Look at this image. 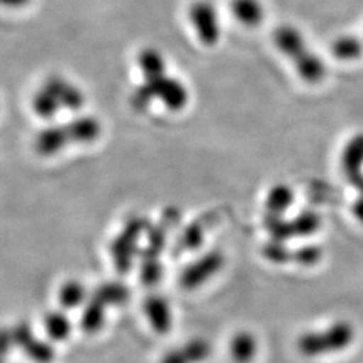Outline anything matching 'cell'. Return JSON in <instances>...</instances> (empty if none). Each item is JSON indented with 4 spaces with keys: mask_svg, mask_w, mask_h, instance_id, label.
<instances>
[{
    "mask_svg": "<svg viewBox=\"0 0 363 363\" xmlns=\"http://www.w3.org/2000/svg\"><path fill=\"white\" fill-rule=\"evenodd\" d=\"M143 311L148 325L157 335L169 334L174 325V315L167 298L159 294L147 296L143 303Z\"/></svg>",
    "mask_w": 363,
    "mask_h": 363,
    "instance_id": "14",
    "label": "cell"
},
{
    "mask_svg": "<svg viewBox=\"0 0 363 363\" xmlns=\"http://www.w3.org/2000/svg\"><path fill=\"white\" fill-rule=\"evenodd\" d=\"M151 222L143 216H132L111 242L109 253L115 269L120 274L130 272L136 259H140V241L145 237Z\"/></svg>",
    "mask_w": 363,
    "mask_h": 363,
    "instance_id": "5",
    "label": "cell"
},
{
    "mask_svg": "<svg viewBox=\"0 0 363 363\" xmlns=\"http://www.w3.org/2000/svg\"><path fill=\"white\" fill-rule=\"evenodd\" d=\"M264 226L271 238L286 242L291 238L308 237L316 233L322 226V218L311 210H304L291 220L286 218V216L265 214Z\"/></svg>",
    "mask_w": 363,
    "mask_h": 363,
    "instance_id": "7",
    "label": "cell"
},
{
    "mask_svg": "<svg viewBox=\"0 0 363 363\" xmlns=\"http://www.w3.org/2000/svg\"><path fill=\"white\" fill-rule=\"evenodd\" d=\"M295 202V191L286 183H279L271 187L265 196V210L267 214L284 216L288 208Z\"/></svg>",
    "mask_w": 363,
    "mask_h": 363,
    "instance_id": "21",
    "label": "cell"
},
{
    "mask_svg": "<svg viewBox=\"0 0 363 363\" xmlns=\"http://www.w3.org/2000/svg\"><path fill=\"white\" fill-rule=\"evenodd\" d=\"M331 54L339 61H359L363 57V37L352 34L339 35L331 43Z\"/></svg>",
    "mask_w": 363,
    "mask_h": 363,
    "instance_id": "23",
    "label": "cell"
},
{
    "mask_svg": "<svg viewBox=\"0 0 363 363\" xmlns=\"http://www.w3.org/2000/svg\"><path fill=\"white\" fill-rule=\"evenodd\" d=\"M91 296L100 300L108 308L124 306L130 300V292L128 286L121 281H106L96 286L91 292Z\"/></svg>",
    "mask_w": 363,
    "mask_h": 363,
    "instance_id": "22",
    "label": "cell"
},
{
    "mask_svg": "<svg viewBox=\"0 0 363 363\" xmlns=\"http://www.w3.org/2000/svg\"><path fill=\"white\" fill-rule=\"evenodd\" d=\"M216 218H217V214L208 213V214H202L201 217L187 223L174 244L175 255L179 256L183 253L194 252L201 247L205 241V237L210 226L216 222Z\"/></svg>",
    "mask_w": 363,
    "mask_h": 363,
    "instance_id": "12",
    "label": "cell"
},
{
    "mask_svg": "<svg viewBox=\"0 0 363 363\" xmlns=\"http://www.w3.org/2000/svg\"><path fill=\"white\" fill-rule=\"evenodd\" d=\"M3 337L9 339V345L21 349L34 362L50 363L55 357L52 343L37 337L27 322H19L13 325L9 331L3 333Z\"/></svg>",
    "mask_w": 363,
    "mask_h": 363,
    "instance_id": "9",
    "label": "cell"
},
{
    "mask_svg": "<svg viewBox=\"0 0 363 363\" xmlns=\"http://www.w3.org/2000/svg\"><path fill=\"white\" fill-rule=\"evenodd\" d=\"M181 213L178 208H167L159 222L151 223L145 233V245L142 247L140 259H162L160 256L166 250L169 235L179 223Z\"/></svg>",
    "mask_w": 363,
    "mask_h": 363,
    "instance_id": "11",
    "label": "cell"
},
{
    "mask_svg": "<svg viewBox=\"0 0 363 363\" xmlns=\"http://www.w3.org/2000/svg\"><path fill=\"white\" fill-rule=\"evenodd\" d=\"M106 310L108 307L100 300L89 295L88 301L82 307L79 316V327L85 334L94 335L103 330L106 322Z\"/></svg>",
    "mask_w": 363,
    "mask_h": 363,
    "instance_id": "18",
    "label": "cell"
},
{
    "mask_svg": "<svg viewBox=\"0 0 363 363\" xmlns=\"http://www.w3.org/2000/svg\"><path fill=\"white\" fill-rule=\"evenodd\" d=\"M164 265L162 259H140V280L144 286H154L162 280Z\"/></svg>",
    "mask_w": 363,
    "mask_h": 363,
    "instance_id": "25",
    "label": "cell"
},
{
    "mask_svg": "<svg viewBox=\"0 0 363 363\" xmlns=\"http://www.w3.org/2000/svg\"><path fill=\"white\" fill-rule=\"evenodd\" d=\"M1 3L10 9H23L31 3V0H1Z\"/></svg>",
    "mask_w": 363,
    "mask_h": 363,
    "instance_id": "28",
    "label": "cell"
},
{
    "mask_svg": "<svg viewBox=\"0 0 363 363\" xmlns=\"http://www.w3.org/2000/svg\"><path fill=\"white\" fill-rule=\"evenodd\" d=\"M230 11L234 19L245 27H257L265 18V6L261 0H232Z\"/></svg>",
    "mask_w": 363,
    "mask_h": 363,
    "instance_id": "17",
    "label": "cell"
},
{
    "mask_svg": "<svg viewBox=\"0 0 363 363\" xmlns=\"http://www.w3.org/2000/svg\"><path fill=\"white\" fill-rule=\"evenodd\" d=\"M352 213H354V217L358 220H361L363 223V195H361L357 202L354 203L352 206Z\"/></svg>",
    "mask_w": 363,
    "mask_h": 363,
    "instance_id": "27",
    "label": "cell"
},
{
    "mask_svg": "<svg viewBox=\"0 0 363 363\" xmlns=\"http://www.w3.org/2000/svg\"><path fill=\"white\" fill-rule=\"evenodd\" d=\"M86 103L84 91L64 76L48 77L31 97V111L42 120H52L61 112H79Z\"/></svg>",
    "mask_w": 363,
    "mask_h": 363,
    "instance_id": "4",
    "label": "cell"
},
{
    "mask_svg": "<svg viewBox=\"0 0 363 363\" xmlns=\"http://www.w3.org/2000/svg\"><path fill=\"white\" fill-rule=\"evenodd\" d=\"M355 339V328L347 320H337L325 330L308 331L298 339V349L304 357H320L345 350Z\"/></svg>",
    "mask_w": 363,
    "mask_h": 363,
    "instance_id": "6",
    "label": "cell"
},
{
    "mask_svg": "<svg viewBox=\"0 0 363 363\" xmlns=\"http://www.w3.org/2000/svg\"><path fill=\"white\" fill-rule=\"evenodd\" d=\"M262 255L269 262L284 265L288 262H292L294 250H291L289 247H286L284 241H279V240L271 238V241H268L262 247Z\"/></svg>",
    "mask_w": 363,
    "mask_h": 363,
    "instance_id": "24",
    "label": "cell"
},
{
    "mask_svg": "<svg viewBox=\"0 0 363 363\" xmlns=\"http://www.w3.org/2000/svg\"><path fill=\"white\" fill-rule=\"evenodd\" d=\"M136 67L140 82L130 96L135 111L144 112L154 103H160L167 111L177 113L190 103V91L181 78L169 72V62L156 48H144L136 55Z\"/></svg>",
    "mask_w": 363,
    "mask_h": 363,
    "instance_id": "1",
    "label": "cell"
},
{
    "mask_svg": "<svg viewBox=\"0 0 363 363\" xmlns=\"http://www.w3.org/2000/svg\"><path fill=\"white\" fill-rule=\"evenodd\" d=\"M187 19L203 46L214 48L220 43L222 21L218 9L210 0H194L187 9Z\"/></svg>",
    "mask_w": 363,
    "mask_h": 363,
    "instance_id": "8",
    "label": "cell"
},
{
    "mask_svg": "<svg viewBox=\"0 0 363 363\" xmlns=\"http://www.w3.org/2000/svg\"><path fill=\"white\" fill-rule=\"evenodd\" d=\"M43 328L49 340L60 343L67 340L73 333V323L65 310H50L43 315Z\"/></svg>",
    "mask_w": 363,
    "mask_h": 363,
    "instance_id": "16",
    "label": "cell"
},
{
    "mask_svg": "<svg viewBox=\"0 0 363 363\" xmlns=\"http://www.w3.org/2000/svg\"><path fill=\"white\" fill-rule=\"evenodd\" d=\"M213 346L206 337H191L181 346L167 351L160 363H202L208 361Z\"/></svg>",
    "mask_w": 363,
    "mask_h": 363,
    "instance_id": "13",
    "label": "cell"
},
{
    "mask_svg": "<svg viewBox=\"0 0 363 363\" xmlns=\"http://www.w3.org/2000/svg\"><path fill=\"white\" fill-rule=\"evenodd\" d=\"M230 357L235 363H250L257 355L259 342L250 331L235 333L229 343Z\"/></svg>",
    "mask_w": 363,
    "mask_h": 363,
    "instance_id": "19",
    "label": "cell"
},
{
    "mask_svg": "<svg viewBox=\"0 0 363 363\" xmlns=\"http://www.w3.org/2000/svg\"><path fill=\"white\" fill-rule=\"evenodd\" d=\"M91 292L79 280L70 279L64 281L58 289V303L62 310L70 311L79 307H84L88 301Z\"/></svg>",
    "mask_w": 363,
    "mask_h": 363,
    "instance_id": "20",
    "label": "cell"
},
{
    "mask_svg": "<svg viewBox=\"0 0 363 363\" xmlns=\"http://www.w3.org/2000/svg\"><path fill=\"white\" fill-rule=\"evenodd\" d=\"M274 48L292 64L298 78L307 84H319L327 74L323 58L310 48L304 34L294 25H280L272 34Z\"/></svg>",
    "mask_w": 363,
    "mask_h": 363,
    "instance_id": "3",
    "label": "cell"
},
{
    "mask_svg": "<svg viewBox=\"0 0 363 363\" xmlns=\"http://www.w3.org/2000/svg\"><path fill=\"white\" fill-rule=\"evenodd\" d=\"M340 167L346 178L355 184L363 177V132L352 135L340 154Z\"/></svg>",
    "mask_w": 363,
    "mask_h": 363,
    "instance_id": "15",
    "label": "cell"
},
{
    "mask_svg": "<svg viewBox=\"0 0 363 363\" xmlns=\"http://www.w3.org/2000/svg\"><path fill=\"white\" fill-rule=\"evenodd\" d=\"M323 256V250L318 245H306L294 250L292 262H296L303 267H311L318 264Z\"/></svg>",
    "mask_w": 363,
    "mask_h": 363,
    "instance_id": "26",
    "label": "cell"
},
{
    "mask_svg": "<svg viewBox=\"0 0 363 363\" xmlns=\"http://www.w3.org/2000/svg\"><path fill=\"white\" fill-rule=\"evenodd\" d=\"M103 130V123L99 117L78 115L69 121L50 124L39 130L34 139V150L43 157L57 155L70 145L97 142Z\"/></svg>",
    "mask_w": 363,
    "mask_h": 363,
    "instance_id": "2",
    "label": "cell"
},
{
    "mask_svg": "<svg viewBox=\"0 0 363 363\" xmlns=\"http://www.w3.org/2000/svg\"><path fill=\"white\" fill-rule=\"evenodd\" d=\"M223 265H225L223 253L218 249L208 250L198 259L189 262L182 269L178 277V283L183 289L193 291L208 283L211 277H214L217 273L220 272Z\"/></svg>",
    "mask_w": 363,
    "mask_h": 363,
    "instance_id": "10",
    "label": "cell"
}]
</instances>
